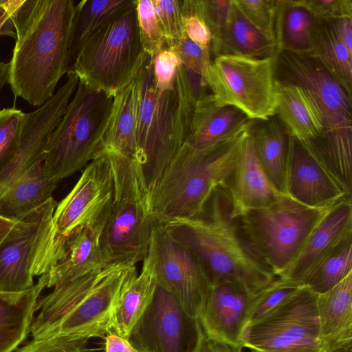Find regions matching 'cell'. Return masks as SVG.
<instances>
[{"label":"cell","instance_id":"6da1fadb","mask_svg":"<svg viewBox=\"0 0 352 352\" xmlns=\"http://www.w3.org/2000/svg\"><path fill=\"white\" fill-rule=\"evenodd\" d=\"M16 32L8 83L34 107L54 94L66 73L75 5L72 0H6Z\"/></svg>","mask_w":352,"mask_h":352},{"label":"cell","instance_id":"7a4b0ae2","mask_svg":"<svg viewBox=\"0 0 352 352\" xmlns=\"http://www.w3.org/2000/svg\"><path fill=\"white\" fill-rule=\"evenodd\" d=\"M135 265L113 263L75 279L58 283L39 298L30 327L33 339L55 338L85 344L112 331L122 289L136 274Z\"/></svg>","mask_w":352,"mask_h":352},{"label":"cell","instance_id":"3957f363","mask_svg":"<svg viewBox=\"0 0 352 352\" xmlns=\"http://www.w3.org/2000/svg\"><path fill=\"white\" fill-rule=\"evenodd\" d=\"M253 121L203 148L184 142L148 193L150 220L163 224L199 216L213 192L226 188Z\"/></svg>","mask_w":352,"mask_h":352},{"label":"cell","instance_id":"277c9868","mask_svg":"<svg viewBox=\"0 0 352 352\" xmlns=\"http://www.w3.org/2000/svg\"><path fill=\"white\" fill-rule=\"evenodd\" d=\"M162 225L197 257L210 286L234 282L256 294L277 277L255 258L242 239L232 217L230 194L223 187L213 192L197 217Z\"/></svg>","mask_w":352,"mask_h":352},{"label":"cell","instance_id":"5b68a950","mask_svg":"<svg viewBox=\"0 0 352 352\" xmlns=\"http://www.w3.org/2000/svg\"><path fill=\"white\" fill-rule=\"evenodd\" d=\"M276 78L306 89L322 114L324 129L316 140L303 143L340 183L352 178V97L311 54L280 52Z\"/></svg>","mask_w":352,"mask_h":352},{"label":"cell","instance_id":"8992f818","mask_svg":"<svg viewBox=\"0 0 352 352\" xmlns=\"http://www.w3.org/2000/svg\"><path fill=\"white\" fill-rule=\"evenodd\" d=\"M136 160L149 192L184 143L194 111L182 90H160L152 58L146 57L135 78Z\"/></svg>","mask_w":352,"mask_h":352},{"label":"cell","instance_id":"52a82bcc","mask_svg":"<svg viewBox=\"0 0 352 352\" xmlns=\"http://www.w3.org/2000/svg\"><path fill=\"white\" fill-rule=\"evenodd\" d=\"M113 96L79 80L65 112L47 142L43 167L54 183L84 169L104 138Z\"/></svg>","mask_w":352,"mask_h":352},{"label":"cell","instance_id":"ba28073f","mask_svg":"<svg viewBox=\"0 0 352 352\" xmlns=\"http://www.w3.org/2000/svg\"><path fill=\"white\" fill-rule=\"evenodd\" d=\"M332 206L312 208L285 195L267 207L245 211L233 219L255 258L276 276L281 277Z\"/></svg>","mask_w":352,"mask_h":352},{"label":"cell","instance_id":"9c48e42d","mask_svg":"<svg viewBox=\"0 0 352 352\" xmlns=\"http://www.w3.org/2000/svg\"><path fill=\"white\" fill-rule=\"evenodd\" d=\"M110 160L113 194L101 239L113 263L135 265L146 258L155 224L147 212L148 190L138 161L105 151Z\"/></svg>","mask_w":352,"mask_h":352},{"label":"cell","instance_id":"30bf717a","mask_svg":"<svg viewBox=\"0 0 352 352\" xmlns=\"http://www.w3.org/2000/svg\"><path fill=\"white\" fill-rule=\"evenodd\" d=\"M148 56L139 34L135 1L89 39L73 72L79 80L114 96L135 79Z\"/></svg>","mask_w":352,"mask_h":352},{"label":"cell","instance_id":"8fae6325","mask_svg":"<svg viewBox=\"0 0 352 352\" xmlns=\"http://www.w3.org/2000/svg\"><path fill=\"white\" fill-rule=\"evenodd\" d=\"M51 198L19 221L0 244V292L16 293L34 286V277L50 272L61 260L66 239L56 232Z\"/></svg>","mask_w":352,"mask_h":352},{"label":"cell","instance_id":"7c38bea8","mask_svg":"<svg viewBox=\"0 0 352 352\" xmlns=\"http://www.w3.org/2000/svg\"><path fill=\"white\" fill-rule=\"evenodd\" d=\"M276 57L215 56L206 77L214 101L236 107L252 120L275 115Z\"/></svg>","mask_w":352,"mask_h":352},{"label":"cell","instance_id":"4fadbf2b","mask_svg":"<svg viewBox=\"0 0 352 352\" xmlns=\"http://www.w3.org/2000/svg\"><path fill=\"white\" fill-rule=\"evenodd\" d=\"M317 296L304 286L249 324L243 347L254 352H326L320 336Z\"/></svg>","mask_w":352,"mask_h":352},{"label":"cell","instance_id":"5bb4252c","mask_svg":"<svg viewBox=\"0 0 352 352\" xmlns=\"http://www.w3.org/2000/svg\"><path fill=\"white\" fill-rule=\"evenodd\" d=\"M144 261L152 270L157 285L173 295L187 314L197 318L210 285L193 253L162 224L157 223Z\"/></svg>","mask_w":352,"mask_h":352},{"label":"cell","instance_id":"9a60e30c","mask_svg":"<svg viewBox=\"0 0 352 352\" xmlns=\"http://www.w3.org/2000/svg\"><path fill=\"white\" fill-rule=\"evenodd\" d=\"M204 335L197 318L170 293L156 286L153 297L128 340L138 352H197Z\"/></svg>","mask_w":352,"mask_h":352},{"label":"cell","instance_id":"2e32d148","mask_svg":"<svg viewBox=\"0 0 352 352\" xmlns=\"http://www.w3.org/2000/svg\"><path fill=\"white\" fill-rule=\"evenodd\" d=\"M113 194L112 168L108 155L99 151L71 191L55 208L56 233L67 239L74 232L91 228L102 231Z\"/></svg>","mask_w":352,"mask_h":352},{"label":"cell","instance_id":"e0dca14e","mask_svg":"<svg viewBox=\"0 0 352 352\" xmlns=\"http://www.w3.org/2000/svg\"><path fill=\"white\" fill-rule=\"evenodd\" d=\"M79 79L67 74L66 82L36 110L25 113L18 148L9 163L0 171V195L43 162L51 133L64 115Z\"/></svg>","mask_w":352,"mask_h":352},{"label":"cell","instance_id":"ac0fdd59","mask_svg":"<svg viewBox=\"0 0 352 352\" xmlns=\"http://www.w3.org/2000/svg\"><path fill=\"white\" fill-rule=\"evenodd\" d=\"M255 294L234 282L210 285L197 317L204 335L211 340L243 346L248 316Z\"/></svg>","mask_w":352,"mask_h":352},{"label":"cell","instance_id":"d6986e66","mask_svg":"<svg viewBox=\"0 0 352 352\" xmlns=\"http://www.w3.org/2000/svg\"><path fill=\"white\" fill-rule=\"evenodd\" d=\"M286 192L307 206L321 208L333 206L347 195L307 148L291 136Z\"/></svg>","mask_w":352,"mask_h":352},{"label":"cell","instance_id":"ffe728a7","mask_svg":"<svg viewBox=\"0 0 352 352\" xmlns=\"http://www.w3.org/2000/svg\"><path fill=\"white\" fill-rule=\"evenodd\" d=\"M226 189L231 198L232 218L250 210L267 207L285 195L274 187L262 169L250 130Z\"/></svg>","mask_w":352,"mask_h":352},{"label":"cell","instance_id":"44dd1931","mask_svg":"<svg viewBox=\"0 0 352 352\" xmlns=\"http://www.w3.org/2000/svg\"><path fill=\"white\" fill-rule=\"evenodd\" d=\"M350 233H352V197H347L327 211L281 277L300 282L324 256Z\"/></svg>","mask_w":352,"mask_h":352},{"label":"cell","instance_id":"7402d4cb","mask_svg":"<svg viewBox=\"0 0 352 352\" xmlns=\"http://www.w3.org/2000/svg\"><path fill=\"white\" fill-rule=\"evenodd\" d=\"M101 234V230L91 228H82L72 233L66 239L63 258L47 273V287L113 264L102 244Z\"/></svg>","mask_w":352,"mask_h":352},{"label":"cell","instance_id":"603a6c76","mask_svg":"<svg viewBox=\"0 0 352 352\" xmlns=\"http://www.w3.org/2000/svg\"><path fill=\"white\" fill-rule=\"evenodd\" d=\"M275 115L289 135L302 143L318 138L324 124L320 111L310 94L300 86L276 79Z\"/></svg>","mask_w":352,"mask_h":352},{"label":"cell","instance_id":"cb8c5ba5","mask_svg":"<svg viewBox=\"0 0 352 352\" xmlns=\"http://www.w3.org/2000/svg\"><path fill=\"white\" fill-rule=\"evenodd\" d=\"M256 155L274 187L287 195L286 180L290 138L288 131L274 115L265 120H254L250 127Z\"/></svg>","mask_w":352,"mask_h":352},{"label":"cell","instance_id":"d4e9b609","mask_svg":"<svg viewBox=\"0 0 352 352\" xmlns=\"http://www.w3.org/2000/svg\"><path fill=\"white\" fill-rule=\"evenodd\" d=\"M316 307L326 352L352 343V273L327 292L318 294Z\"/></svg>","mask_w":352,"mask_h":352},{"label":"cell","instance_id":"484cf974","mask_svg":"<svg viewBox=\"0 0 352 352\" xmlns=\"http://www.w3.org/2000/svg\"><path fill=\"white\" fill-rule=\"evenodd\" d=\"M47 283L46 273L28 290L0 292V352H13L30 333L37 301Z\"/></svg>","mask_w":352,"mask_h":352},{"label":"cell","instance_id":"4316f807","mask_svg":"<svg viewBox=\"0 0 352 352\" xmlns=\"http://www.w3.org/2000/svg\"><path fill=\"white\" fill-rule=\"evenodd\" d=\"M251 120L236 107L217 103L212 94L195 106L184 142L203 148L236 133Z\"/></svg>","mask_w":352,"mask_h":352},{"label":"cell","instance_id":"83f0119b","mask_svg":"<svg viewBox=\"0 0 352 352\" xmlns=\"http://www.w3.org/2000/svg\"><path fill=\"white\" fill-rule=\"evenodd\" d=\"M215 56L223 55L265 58L278 54L274 43L265 38L241 13L234 0L220 37L210 43Z\"/></svg>","mask_w":352,"mask_h":352},{"label":"cell","instance_id":"f1b7e54d","mask_svg":"<svg viewBox=\"0 0 352 352\" xmlns=\"http://www.w3.org/2000/svg\"><path fill=\"white\" fill-rule=\"evenodd\" d=\"M135 0H83L74 8L66 73L73 72L76 60L89 39L107 22L131 6Z\"/></svg>","mask_w":352,"mask_h":352},{"label":"cell","instance_id":"f546056e","mask_svg":"<svg viewBox=\"0 0 352 352\" xmlns=\"http://www.w3.org/2000/svg\"><path fill=\"white\" fill-rule=\"evenodd\" d=\"M316 21L298 0H277L274 30L278 53L311 54Z\"/></svg>","mask_w":352,"mask_h":352},{"label":"cell","instance_id":"4dcf8cb0","mask_svg":"<svg viewBox=\"0 0 352 352\" xmlns=\"http://www.w3.org/2000/svg\"><path fill=\"white\" fill-rule=\"evenodd\" d=\"M137 102L133 80L113 96L108 128L100 149L136 160Z\"/></svg>","mask_w":352,"mask_h":352},{"label":"cell","instance_id":"1f68e13d","mask_svg":"<svg viewBox=\"0 0 352 352\" xmlns=\"http://www.w3.org/2000/svg\"><path fill=\"white\" fill-rule=\"evenodd\" d=\"M56 187L45 174L43 163L37 165L0 195V216L19 221L52 198Z\"/></svg>","mask_w":352,"mask_h":352},{"label":"cell","instance_id":"d6a6232c","mask_svg":"<svg viewBox=\"0 0 352 352\" xmlns=\"http://www.w3.org/2000/svg\"><path fill=\"white\" fill-rule=\"evenodd\" d=\"M156 286L152 270L143 261L140 274L131 276L122 289L113 313L112 331L128 339L133 326L150 304Z\"/></svg>","mask_w":352,"mask_h":352},{"label":"cell","instance_id":"836d02e7","mask_svg":"<svg viewBox=\"0 0 352 352\" xmlns=\"http://www.w3.org/2000/svg\"><path fill=\"white\" fill-rule=\"evenodd\" d=\"M352 97V54L340 38L333 19H318L311 54Z\"/></svg>","mask_w":352,"mask_h":352},{"label":"cell","instance_id":"e575fe53","mask_svg":"<svg viewBox=\"0 0 352 352\" xmlns=\"http://www.w3.org/2000/svg\"><path fill=\"white\" fill-rule=\"evenodd\" d=\"M352 273V233L344 236L300 280L316 294H323Z\"/></svg>","mask_w":352,"mask_h":352},{"label":"cell","instance_id":"d590c367","mask_svg":"<svg viewBox=\"0 0 352 352\" xmlns=\"http://www.w3.org/2000/svg\"><path fill=\"white\" fill-rule=\"evenodd\" d=\"M304 286L299 281L276 277L254 295L247 326L265 316Z\"/></svg>","mask_w":352,"mask_h":352},{"label":"cell","instance_id":"8d00e7d4","mask_svg":"<svg viewBox=\"0 0 352 352\" xmlns=\"http://www.w3.org/2000/svg\"><path fill=\"white\" fill-rule=\"evenodd\" d=\"M231 5L232 0H184L182 10L183 14L195 13L204 21L210 30L212 42L221 35Z\"/></svg>","mask_w":352,"mask_h":352},{"label":"cell","instance_id":"74e56055","mask_svg":"<svg viewBox=\"0 0 352 352\" xmlns=\"http://www.w3.org/2000/svg\"><path fill=\"white\" fill-rule=\"evenodd\" d=\"M165 44L173 50L184 36L182 1L152 0Z\"/></svg>","mask_w":352,"mask_h":352},{"label":"cell","instance_id":"f35d334b","mask_svg":"<svg viewBox=\"0 0 352 352\" xmlns=\"http://www.w3.org/2000/svg\"><path fill=\"white\" fill-rule=\"evenodd\" d=\"M139 34L144 52L153 58L162 50L165 41L162 34L152 0L136 1Z\"/></svg>","mask_w":352,"mask_h":352},{"label":"cell","instance_id":"ab89813d","mask_svg":"<svg viewBox=\"0 0 352 352\" xmlns=\"http://www.w3.org/2000/svg\"><path fill=\"white\" fill-rule=\"evenodd\" d=\"M24 116L25 113L14 107L0 110V171L18 148Z\"/></svg>","mask_w":352,"mask_h":352},{"label":"cell","instance_id":"60d3db41","mask_svg":"<svg viewBox=\"0 0 352 352\" xmlns=\"http://www.w3.org/2000/svg\"><path fill=\"white\" fill-rule=\"evenodd\" d=\"M234 1L243 16L265 38L275 43L274 30L277 0H234Z\"/></svg>","mask_w":352,"mask_h":352},{"label":"cell","instance_id":"b9f144b4","mask_svg":"<svg viewBox=\"0 0 352 352\" xmlns=\"http://www.w3.org/2000/svg\"><path fill=\"white\" fill-rule=\"evenodd\" d=\"M171 50L175 53L182 64L206 77L212 61L210 47H201L185 34L179 43Z\"/></svg>","mask_w":352,"mask_h":352},{"label":"cell","instance_id":"7bdbcfd3","mask_svg":"<svg viewBox=\"0 0 352 352\" xmlns=\"http://www.w3.org/2000/svg\"><path fill=\"white\" fill-rule=\"evenodd\" d=\"M175 74L185 96L194 108L212 94L206 77L195 70L182 63Z\"/></svg>","mask_w":352,"mask_h":352},{"label":"cell","instance_id":"ee69618b","mask_svg":"<svg viewBox=\"0 0 352 352\" xmlns=\"http://www.w3.org/2000/svg\"><path fill=\"white\" fill-rule=\"evenodd\" d=\"M155 87L160 90L173 88L177 67L182 63L174 52L164 49L152 58Z\"/></svg>","mask_w":352,"mask_h":352},{"label":"cell","instance_id":"f6af8a7d","mask_svg":"<svg viewBox=\"0 0 352 352\" xmlns=\"http://www.w3.org/2000/svg\"><path fill=\"white\" fill-rule=\"evenodd\" d=\"M298 2L318 19L352 17V0H298Z\"/></svg>","mask_w":352,"mask_h":352},{"label":"cell","instance_id":"bcb514c9","mask_svg":"<svg viewBox=\"0 0 352 352\" xmlns=\"http://www.w3.org/2000/svg\"><path fill=\"white\" fill-rule=\"evenodd\" d=\"M84 345L55 338L32 339L17 352H86Z\"/></svg>","mask_w":352,"mask_h":352},{"label":"cell","instance_id":"7dc6e473","mask_svg":"<svg viewBox=\"0 0 352 352\" xmlns=\"http://www.w3.org/2000/svg\"><path fill=\"white\" fill-rule=\"evenodd\" d=\"M183 16L184 31L187 36L201 47H210L211 33L204 21L195 13H186Z\"/></svg>","mask_w":352,"mask_h":352},{"label":"cell","instance_id":"c3c4849f","mask_svg":"<svg viewBox=\"0 0 352 352\" xmlns=\"http://www.w3.org/2000/svg\"><path fill=\"white\" fill-rule=\"evenodd\" d=\"M241 345L230 344L207 338L204 333L197 352H243Z\"/></svg>","mask_w":352,"mask_h":352},{"label":"cell","instance_id":"681fc988","mask_svg":"<svg viewBox=\"0 0 352 352\" xmlns=\"http://www.w3.org/2000/svg\"><path fill=\"white\" fill-rule=\"evenodd\" d=\"M104 350L105 352H138L128 339L113 331L105 336Z\"/></svg>","mask_w":352,"mask_h":352},{"label":"cell","instance_id":"f907efd6","mask_svg":"<svg viewBox=\"0 0 352 352\" xmlns=\"http://www.w3.org/2000/svg\"><path fill=\"white\" fill-rule=\"evenodd\" d=\"M338 34L352 54V17L333 19Z\"/></svg>","mask_w":352,"mask_h":352},{"label":"cell","instance_id":"816d5d0a","mask_svg":"<svg viewBox=\"0 0 352 352\" xmlns=\"http://www.w3.org/2000/svg\"><path fill=\"white\" fill-rule=\"evenodd\" d=\"M16 38V32L6 0H0V36Z\"/></svg>","mask_w":352,"mask_h":352},{"label":"cell","instance_id":"f5cc1de1","mask_svg":"<svg viewBox=\"0 0 352 352\" xmlns=\"http://www.w3.org/2000/svg\"><path fill=\"white\" fill-rule=\"evenodd\" d=\"M16 222L0 216V244L12 230Z\"/></svg>","mask_w":352,"mask_h":352},{"label":"cell","instance_id":"db71d44e","mask_svg":"<svg viewBox=\"0 0 352 352\" xmlns=\"http://www.w3.org/2000/svg\"><path fill=\"white\" fill-rule=\"evenodd\" d=\"M8 63L0 62V91L3 85L8 82Z\"/></svg>","mask_w":352,"mask_h":352},{"label":"cell","instance_id":"11a10c76","mask_svg":"<svg viewBox=\"0 0 352 352\" xmlns=\"http://www.w3.org/2000/svg\"><path fill=\"white\" fill-rule=\"evenodd\" d=\"M328 352H352V343L331 350Z\"/></svg>","mask_w":352,"mask_h":352},{"label":"cell","instance_id":"9f6ffc18","mask_svg":"<svg viewBox=\"0 0 352 352\" xmlns=\"http://www.w3.org/2000/svg\"><path fill=\"white\" fill-rule=\"evenodd\" d=\"M251 352H254V351H251Z\"/></svg>","mask_w":352,"mask_h":352}]
</instances>
